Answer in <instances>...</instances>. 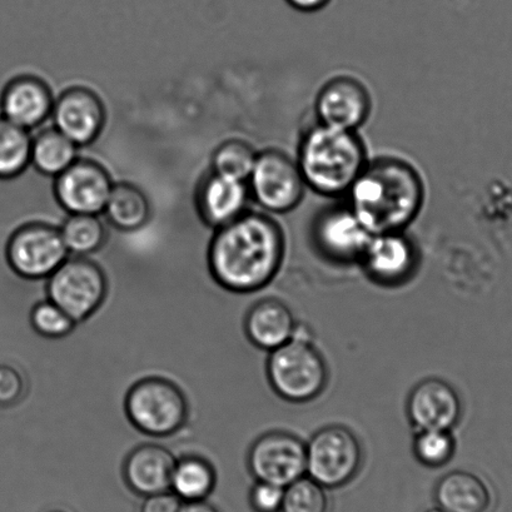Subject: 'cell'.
I'll return each instance as SVG.
<instances>
[{"label":"cell","instance_id":"1","mask_svg":"<svg viewBox=\"0 0 512 512\" xmlns=\"http://www.w3.org/2000/svg\"><path fill=\"white\" fill-rule=\"evenodd\" d=\"M286 238L270 213L247 211L217 228L208 245V266L223 288L236 293L261 290L282 266Z\"/></svg>","mask_w":512,"mask_h":512},{"label":"cell","instance_id":"2","mask_svg":"<svg viewBox=\"0 0 512 512\" xmlns=\"http://www.w3.org/2000/svg\"><path fill=\"white\" fill-rule=\"evenodd\" d=\"M345 197L372 235L404 232L420 215L425 186L410 163L384 157L367 163Z\"/></svg>","mask_w":512,"mask_h":512},{"label":"cell","instance_id":"3","mask_svg":"<svg viewBox=\"0 0 512 512\" xmlns=\"http://www.w3.org/2000/svg\"><path fill=\"white\" fill-rule=\"evenodd\" d=\"M296 162L307 188L337 198L347 195L369 158L359 133L316 123L303 134Z\"/></svg>","mask_w":512,"mask_h":512},{"label":"cell","instance_id":"4","mask_svg":"<svg viewBox=\"0 0 512 512\" xmlns=\"http://www.w3.org/2000/svg\"><path fill=\"white\" fill-rule=\"evenodd\" d=\"M267 377L273 391L292 404H306L322 394L328 367L310 331L297 323L291 340L270 352Z\"/></svg>","mask_w":512,"mask_h":512},{"label":"cell","instance_id":"5","mask_svg":"<svg viewBox=\"0 0 512 512\" xmlns=\"http://www.w3.org/2000/svg\"><path fill=\"white\" fill-rule=\"evenodd\" d=\"M128 419L143 434L164 437L176 434L188 419V404L180 387L151 377L132 386L126 397Z\"/></svg>","mask_w":512,"mask_h":512},{"label":"cell","instance_id":"6","mask_svg":"<svg viewBox=\"0 0 512 512\" xmlns=\"http://www.w3.org/2000/svg\"><path fill=\"white\" fill-rule=\"evenodd\" d=\"M306 475L330 489L350 484L361 470L364 450L345 426L331 425L318 430L306 444Z\"/></svg>","mask_w":512,"mask_h":512},{"label":"cell","instance_id":"7","mask_svg":"<svg viewBox=\"0 0 512 512\" xmlns=\"http://www.w3.org/2000/svg\"><path fill=\"white\" fill-rule=\"evenodd\" d=\"M247 183L252 200L270 215L296 210L307 190L296 159L278 149L258 152Z\"/></svg>","mask_w":512,"mask_h":512},{"label":"cell","instance_id":"8","mask_svg":"<svg viewBox=\"0 0 512 512\" xmlns=\"http://www.w3.org/2000/svg\"><path fill=\"white\" fill-rule=\"evenodd\" d=\"M47 292L48 300L78 323L86 321L102 306L107 295V280L96 262L87 257H68L48 277Z\"/></svg>","mask_w":512,"mask_h":512},{"label":"cell","instance_id":"9","mask_svg":"<svg viewBox=\"0 0 512 512\" xmlns=\"http://www.w3.org/2000/svg\"><path fill=\"white\" fill-rule=\"evenodd\" d=\"M69 252L59 227L46 222H28L11 232L6 245L8 265L26 280L48 278Z\"/></svg>","mask_w":512,"mask_h":512},{"label":"cell","instance_id":"10","mask_svg":"<svg viewBox=\"0 0 512 512\" xmlns=\"http://www.w3.org/2000/svg\"><path fill=\"white\" fill-rule=\"evenodd\" d=\"M247 464L256 481L287 487L306 475V442L290 432H267L253 442Z\"/></svg>","mask_w":512,"mask_h":512},{"label":"cell","instance_id":"11","mask_svg":"<svg viewBox=\"0 0 512 512\" xmlns=\"http://www.w3.org/2000/svg\"><path fill=\"white\" fill-rule=\"evenodd\" d=\"M114 185L101 163L81 157L54 180L59 205L68 215H103Z\"/></svg>","mask_w":512,"mask_h":512},{"label":"cell","instance_id":"12","mask_svg":"<svg viewBox=\"0 0 512 512\" xmlns=\"http://www.w3.org/2000/svg\"><path fill=\"white\" fill-rule=\"evenodd\" d=\"M58 91L54 93L53 127L79 148L89 146L106 123V108L101 97L93 89L79 84L59 87Z\"/></svg>","mask_w":512,"mask_h":512},{"label":"cell","instance_id":"13","mask_svg":"<svg viewBox=\"0 0 512 512\" xmlns=\"http://www.w3.org/2000/svg\"><path fill=\"white\" fill-rule=\"evenodd\" d=\"M371 237L372 233L347 203L318 213L312 225L313 243L332 262H360Z\"/></svg>","mask_w":512,"mask_h":512},{"label":"cell","instance_id":"14","mask_svg":"<svg viewBox=\"0 0 512 512\" xmlns=\"http://www.w3.org/2000/svg\"><path fill=\"white\" fill-rule=\"evenodd\" d=\"M315 111L317 123L357 132L369 121L372 111L369 89L356 78H332L318 92Z\"/></svg>","mask_w":512,"mask_h":512},{"label":"cell","instance_id":"15","mask_svg":"<svg viewBox=\"0 0 512 512\" xmlns=\"http://www.w3.org/2000/svg\"><path fill=\"white\" fill-rule=\"evenodd\" d=\"M54 99L53 89L42 77L17 74L0 91V116L32 132L51 119Z\"/></svg>","mask_w":512,"mask_h":512},{"label":"cell","instance_id":"16","mask_svg":"<svg viewBox=\"0 0 512 512\" xmlns=\"http://www.w3.org/2000/svg\"><path fill=\"white\" fill-rule=\"evenodd\" d=\"M360 262L371 280L382 286H397L410 280L417 252L404 232L377 233L372 235Z\"/></svg>","mask_w":512,"mask_h":512},{"label":"cell","instance_id":"17","mask_svg":"<svg viewBox=\"0 0 512 512\" xmlns=\"http://www.w3.org/2000/svg\"><path fill=\"white\" fill-rule=\"evenodd\" d=\"M407 416L416 431H452L461 419L462 402L454 387L446 381L427 379L411 391Z\"/></svg>","mask_w":512,"mask_h":512},{"label":"cell","instance_id":"18","mask_svg":"<svg viewBox=\"0 0 512 512\" xmlns=\"http://www.w3.org/2000/svg\"><path fill=\"white\" fill-rule=\"evenodd\" d=\"M251 192L246 181L208 172L197 188V206L208 226L221 228L250 211Z\"/></svg>","mask_w":512,"mask_h":512},{"label":"cell","instance_id":"19","mask_svg":"<svg viewBox=\"0 0 512 512\" xmlns=\"http://www.w3.org/2000/svg\"><path fill=\"white\" fill-rule=\"evenodd\" d=\"M176 461L166 447L152 444L139 446L124 462V479L129 489L143 497L169 491Z\"/></svg>","mask_w":512,"mask_h":512},{"label":"cell","instance_id":"20","mask_svg":"<svg viewBox=\"0 0 512 512\" xmlns=\"http://www.w3.org/2000/svg\"><path fill=\"white\" fill-rule=\"evenodd\" d=\"M435 501L446 512H491L495 505L489 484L465 470L449 472L437 481Z\"/></svg>","mask_w":512,"mask_h":512},{"label":"cell","instance_id":"21","mask_svg":"<svg viewBox=\"0 0 512 512\" xmlns=\"http://www.w3.org/2000/svg\"><path fill=\"white\" fill-rule=\"evenodd\" d=\"M297 321L285 302L266 298L253 305L245 321L246 335L258 349L271 352L290 341Z\"/></svg>","mask_w":512,"mask_h":512},{"label":"cell","instance_id":"22","mask_svg":"<svg viewBox=\"0 0 512 512\" xmlns=\"http://www.w3.org/2000/svg\"><path fill=\"white\" fill-rule=\"evenodd\" d=\"M103 215L109 226L121 232H136L146 226L152 215L146 193L127 181L114 182Z\"/></svg>","mask_w":512,"mask_h":512},{"label":"cell","instance_id":"23","mask_svg":"<svg viewBox=\"0 0 512 512\" xmlns=\"http://www.w3.org/2000/svg\"><path fill=\"white\" fill-rule=\"evenodd\" d=\"M78 158L77 144L53 126L33 136L31 164L44 176L58 177Z\"/></svg>","mask_w":512,"mask_h":512},{"label":"cell","instance_id":"24","mask_svg":"<svg viewBox=\"0 0 512 512\" xmlns=\"http://www.w3.org/2000/svg\"><path fill=\"white\" fill-rule=\"evenodd\" d=\"M217 475L210 461L201 456H185L176 461L171 491L182 502L207 500L215 490Z\"/></svg>","mask_w":512,"mask_h":512},{"label":"cell","instance_id":"25","mask_svg":"<svg viewBox=\"0 0 512 512\" xmlns=\"http://www.w3.org/2000/svg\"><path fill=\"white\" fill-rule=\"evenodd\" d=\"M59 231L69 255L87 257L101 251L108 241V223L94 215H68Z\"/></svg>","mask_w":512,"mask_h":512},{"label":"cell","instance_id":"26","mask_svg":"<svg viewBox=\"0 0 512 512\" xmlns=\"http://www.w3.org/2000/svg\"><path fill=\"white\" fill-rule=\"evenodd\" d=\"M33 134L0 116V180L21 176L31 166Z\"/></svg>","mask_w":512,"mask_h":512},{"label":"cell","instance_id":"27","mask_svg":"<svg viewBox=\"0 0 512 512\" xmlns=\"http://www.w3.org/2000/svg\"><path fill=\"white\" fill-rule=\"evenodd\" d=\"M258 152L250 142L230 137L215 148L211 158V171L235 180L246 181L255 166Z\"/></svg>","mask_w":512,"mask_h":512},{"label":"cell","instance_id":"28","mask_svg":"<svg viewBox=\"0 0 512 512\" xmlns=\"http://www.w3.org/2000/svg\"><path fill=\"white\" fill-rule=\"evenodd\" d=\"M280 512H331L330 496L326 487L305 475L285 487Z\"/></svg>","mask_w":512,"mask_h":512},{"label":"cell","instance_id":"29","mask_svg":"<svg viewBox=\"0 0 512 512\" xmlns=\"http://www.w3.org/2000/svg\"><path fill=\"white\" fill-rule=\"evenodd\" d=\"M412 450L421 465L439 469L449 464L455 455V436L449 430L417 431Z\"/></svg>","mask_w":512,"mask_h":512},{"label":"cell","instance_id":"30","mask_svg":"<svg viewBox=\"0 0 512 512\" xmlns=\"http://www.w3.org/2000/svg\"><path fill=\"white\" fill-rule=\"evenodd\" d=\"M31 323L39 335L61 338L69 335L77 323L51 300L39 302L31 312Z\"/></svg>","mask_w":512,"mask_h":512},{"label":"cell","instance_id":"31","mask_svg":"<svg viewBox=\"0 0 512 512\" xmlns=\"http://www.w3.org/2000/svg\"><path fill=\"white\" fill-rule=\"evenodd\" d=\"M285 487L256 481L250 491V505L255 512H280Z\"/></svg>","mask_w":512,"mask_h":512},{"label":"cell","instance_id":"32","mask_svg":"<svg viewBox=\"0 0 512 512\" xmlns=\"http://www.w3.org/2000/svg\"><path fill=\"white\" fill-rule=\"evenodd\" d=\"M26 382L21 372L12 366L0 365V407L16 405L21 401Z\"/></svg>","mask_w":512,"mask_h":512},{"label":"cell","instance_id":"33","mask_svg":"<svg viewBox=\"0 0 512 512\" xmlns=\"http://www.w3.org/2000/svg\"><path fill=\"white\" fill-rule=\"evenodd\" d=\"M183 502L171 490L144 496L138 512H180Z\"/></svg>","mask_w":512,"mask_h":512},{"label":"cell","instance_id":"34","mask_svg":"<svg viewBox=\"0 0 512 512\" xmlns=\"http://www.w3.org/2000/svg\"><path fill=\"white\" fill-rule=\"evenodd\" d=\"M288 6L302 13H316L325 9L332 0H286Z\"/></svg>","mask_w":512,"mask_h":512},{"label":"cell","instance_id":"35","mask_svg":"<svg viewBox=\"0 0 512 512\" xmlns=\"http://www.w3.org/2000/svg\"><path fill=\"white\" fill-rule=\"evenodd\" d=\"M180 512H221L207 500L183 502Z\"/></svg>","mask_w":512,"mask_h":512},{"label":"cell","instance_id":"36","mask_svg":"<svg viewBox=\"0 0 512 512\" xmlns=\"http://www.w3.org/2000/svg\"><path fill=\"white\" fill-rule=\"evenodd\" d=\"M424 512H446L445 510H442L441 507L439 506H436V507H431V509L429 510H426Z\"/></svg>","mask_w":512,"mask_h":512},{"label":"cell","instance_id":"37","mask_svg":"<svg viewBox=\"0 0 512 512\" xmlns=\"http://www.w3.org/2000/svg\"><path fill=\"white\" fill-rule=\"evenodd\" d=\"M46 512H69V511L63 510V509H52V510H48Z\"/></svg>","mask_w":512,"mask_h":512}]
</instances>
